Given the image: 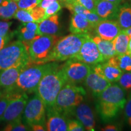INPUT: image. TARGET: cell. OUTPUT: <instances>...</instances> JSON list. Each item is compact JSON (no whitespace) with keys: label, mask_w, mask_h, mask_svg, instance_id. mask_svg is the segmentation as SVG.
<instances>
[{"label":"cell","mask_w":131,"mask_h":131,"mask_svg":"<svg viewBox=\"0 0 131 131\" xmlns=\"http://www.w3.org/2000/svg\"><path fill=\"white\" fill-rule=\"evenodd\" d=\"M18 9L16 1L4 0L0 4V18L4 19H10L14 17Z\"/></svg>","instance_id":"484cf974"},{"label":"cell","mask_w":131,"mask_h":131,"mask_svg":"<svg viewBox=\"0 0 131 131\" xmlns=\"http://www.w3.org/2000/svg\"><path fill=\"white\" fill-rule=\"evenodd\" d=\"M4 0H0V4H1L3 3V1H4Z\"/></svg>","instance_id":"7dc6e473"},{"label":"cell","mask_w":131,"mask_h":131,"mask_svg":"<svg viewBox=\"0 0 131 131\" xmlns=\"http://www.w3.org/2000/svg\"><path fill=\"white\" fill-rule=\"evenodd\" d=\"M58 66L56 63L41 64L31 63L23 70L19 75L16 86L26 94L35 92L39 83L46 73Z\"/></svg>","instance_id":"3957f363"},{"label":"cell","mask_w":131,"mask_h":131,"mask_svg":"<svg viewBox=\"0 0 131 131\" xmlns=\"http://www.w3.org/2000/svg\"><path fill=\"white\" fill-rule=\"evenodd\" d=\"M120 4L107 0H97L95 13L104 19H117Z\"/></svg>","instance_id":"ac0fdd59"},{"label":"cell","mask_w":131,"mask_h":131,"mask_svg":"<svg viewBox=\"0 0 131 131\" xmlns=\"http://www.w3.org/2000/svg\"><path fill=\"white\" fill-rule=\"evenodd\" d=\"M41 1L42 0H18L16 3L18 9L29 10L37 7Z\"/></svg>","instance_id":"1f68e13d"},{"label":"cell","mask_w":131,"mask_h":131,"mask_svg":"<svg viewBox=\"0 0 131 131\" xmlns=\"http://www.w3.org/2000/svg\"><path fill=\"white\" fill-rule=\"evenodd\" d=\"M92 69L111 83L117 82L123 73L118 66L117 55L111 57L107 61L94 65Z\"/></svg>","instance_id":"30bf717a"},{"label":"cell","mask_w":131,"mask_h":131,"mask_svg":"<svg viewBox=\"0 0 131 131\" xmlns=\"http://www.w3.org/2000/svg\"><path fill=\"white\" fill-rule=\"evenodd\" d=\"M55 1H57V0H42V1L40 3V4L38 6L40 7L46 9L51 3Z\"/></svg>","instance_id":"60d3db41"},{"label":"cell","mask_w":131,"mask_h":131,"mask_svg":"<svg viewBox=\"0 0 131 131\" xmlns=\"http://www.w3.org/2000/svg\"><path fill=\"white\" fill-rule=\"evenodd\" d=\"M97 100L110 103L123 109L126 102L125 90L119 84H111L97 96Z\"/></svg>","instance_id":"8fae6325"},{"label":"cell","mask_w":131,"mask_h":131,"mask_svg":"<svg viewBox=\"0 0 131 131\" xmlns=\"http://www.w3.org/2000/svg\"><path fill=\"white\" fill-rule=\"evenodd\" d=\"M1 95H2V94H1V92H0V98H1Z\"/></svg>","instance_id":"c3c4849f"},{"label":"cell","mask_w":131,"mask_h":131,"mask_svg":"<svg viewBox=\"0 0 131 131\" xmlns=\"http://www.w3.org/2000/svg\"><path fill=\"white\" fill-rule=\"evenodd\" d=\"M96 107L101 118L105 122L114 119L121 109L117 105L98 100L96 103Z\"/></svg>","instance_id":"7402d4cb"},{"label":"cell","mask_w":131,"mask_h":131,"mask_svg":"<svg viewBox=\"0 0 131 131\" xmlns=\"http://www.w3.org/2000/svg\"><path fill=\"white\" fill-rule=\"evenodd\" d=\"M125 117L127 123L131 127V92L127 96L126 102L125 104Z\"/></svg>","instance_id":"d590c367"},{"label":"cell","mask_w":131,"mask_h":131,"mask_svg":"<svg viewBox=\"0 0 131 131\" xmlns=\"http://www.w3.org/2000/svg\"><path fill=\"white\" fill-rule=\"evenodd\" d=\"M14 18L22 22L23 23L35 22L32 13H31L30 9H18Z\"/></svg>","instance_id":"f1b7e54d"},{"label":"cell","mask_w":131,"mask_h":131,"mask_svg":"<svg viewBox=\"0 0 131 131\" xmlns=\"http://www.w3.org/2000/svg\"><path fill=\"white\" fill-rule=\"evenodd\" d=\"M30 127L32 130L35 131H45L46 130V128L44 126V125L40 124H31Z\"/></svg>","instance_id":"ab89813d"},{"label":"cell","mask_w":131,"mask_h":131,"mask_svg":"<svg viewBox=\"0 0 131 131\" xmlns=\"http://www.w3.org/2000/svg\"><path fill=\"white\" fill-rule=\"evenodd\" d=\"M11 1H18V0H11Z\"/></svg>","instance_id":"681fc988"},{"label":"cell","mask_w":131,"mask_h":131,"mask_svg":"<svg viewBox=\"0 0 131 131\" xmlns=\"http://www.w3.org/2000/svg\"><path fill=\"white\" fill-rule=\"evenodd\" d=\"M46 106L40 96L36 94L27 101L23 114L25 122L29 125L45 124Z\"/></svg>","instance_id":"ba28073f"},{"label":"cell","mask_w":131,"mask_h":131,"mask_svg":"<svg viewBox=\"0 0 131 131\" xmlns=\"http://www.w3.org/2000/svg\"><path fill=\"white\" fill-rule=\"evenodd\" d=\"M12 24V22L0 21V36L6 37L9 35V30Z\"/></svg>","instance_id":"8d00e7d4"},{"label":"cell","mask_w":131,"mask_h":131,"mask_svg":"<svg viewBox=\"0 0 131 131\" xmlns=\"http://www.w3.org/2000/svg\"><path fill=\"white\" fill-rule=\"evenodd\" d=\"M92 39L95 42L98 50L106 61H107L111 57L117 55L112 41L104 40L98 37V35L92 37Z\"/></svg>","instance_id":"cb8c5ba5"},{"label":"cell","mask_w":131,"mask_h":131,"mask_svg":"<svg viewBox=\"0 0 131 131\" xmlns=\"http://www.w3.org/2000/svg\"><path fill=\"white\" fill-rule=\"evenodd\" d=\"M61 69L67 83L73 84L84 82L92 70L90 65L74 58L68 60Z\"/></svg>","instance_id":"52a82bcc"},{"label":"cell","mask_w":131,"mask_h":131,"mask_svg":"<svg viewBox=\"0 0 131 131\" xmlns=\"http://www.w3.org/2000/svg\"><path fill=\"white\" fill-rule=\"evenodd\" d=\"M31 63L27 49L20 40L12 42L0 50V71Z\"/></svg>","instance_id":"5b68a950"},{"label":"cell","mask_w":131,"mask_h":131,"mask_svg":"<svg viewBox=\"0 0 131 131\" xmlns=\"http://www.w3.org/2000/svg\"><path fill=\"white\" fill-rule=\"evenodd\" d=\"M28 65H21L12 67L0 72V88L4 91H9L16 86L19 75L23 70Z\"/></svg>","instance_id":"9a60e30c"},{"label":"cell","mask_w":131,"mask_h":131,"mask_svg":"<svg viewBox=\"0 0 131 131\" xmlns=\"http://www.w3.org/2000/svg\"><path fill=\"white\" fill-rule=\"evenodd\" d=\"M118 66L123 72H131V56L128 54L117 55Z\"/></svg>","instance_id":"83f0119b"},{"label":"cell","mask_w":131,"mask_h":131,"mask_svg":"<svg viewBox=\"0 0 131 131\" xmlns=\"http://www.w3.org/2000/svg\"><path fill=\"white\" fill-rule=\"evenodd\" d=\"M94 30L96 35L106 40L112 41L122 32V29L114 19H102L96 24Z\"/></svg>","instance_id":"4fadbf2b"},{"label":"cell","mask_w":131,"mask_h":131,"mask_svg":"<svg viewBox=\"0 0 131 131\" xmlns=\"http://www.w3.org/2000/svg\"><path fill=\"white\" fill-rule=\"evenodd\" d=\"M130 2H131V0H130Z\"/></svg>","instance_id":"f907efd6"},{"label":"cell","mask_w":131,"mask_h":131,"mask_svg":"<svg viewBox=\"0 0 131 131\" xmlns=\"http://www.w3.org/2000/svg\"><path fill=\"white\" fill-rule=\"evenodd\" d=\"M107 1H111V2H113V3H118V4H120V3L123 2L124 0H107Z\"/></svg>","instance_id":"f6af8a7d"},{"label":"cell","mask_w":131,"mask_h":131,"mask_svg":"<svg viewBox=\"0 0 131 131\" xmlns=\"http://www.w3.org/2000/svg\"><path fill=\"white\" fill-rule=\"evenodd\" d=\"M85 128L79 120L68 121V130L69 131H83Z\"/></svg>","instance_id":"e575fe53"},{"label":"cell","mask_w":131,"mask_h":131,"mask_svg":"<svg viewBox=\"0 0 131 131\" xmlns=\"http://www.w3.org/2000/svg\"><path fill=\"white\" fill-rule=\"evenodd\" d=\"M89 34H72L59 40L47 60L51 61H66L74 58L79 52L83 42Z\"/></svg>","instance_id":"7a4b0ae2"},{"label":"cell","mask_w":131,"mask_h":131,"mask_svg":"<svg viewBox=\"0 0 131 131\" xmlns=\"http://www.w3.org/2000/svg\"><path fill=\"white\" fill-rule=\"evenodd\" d=\"M12 37V35L9 34L6 37H1L0 36V50H2L6 46V44L9 42L10 39Z\"/></svg>","instance_id":"f35d334b"},{"label":"cell","mask_w":131,"mask_h":131,"mask_svg":"<svg viewBox=\"0 0 131 131\" xmlns=\"http://www.w3.org/2000/svg\"><path fill=\"white\" fill-rule=\"evenodd\" d=\"M123 32H124V33L128 35L129 37H131V27H129V28L127 29H122Z\"/></svg>","instance_id":"ee69618b"},{"label":"cell","mask_w":131,"mask_h":131,"mask_svg":"<svg viewBox=\"0 0 131 131\" xmlns=\"http://www.w3.org/2000/svg\"><path fill=\"white\" fill-rule=\"evenodd\" d=\"M4 130L6 131H26L30 129L27 126L23 124L20 118L9 122V124L4 127Z\"/></svg>","instance_id":"f546056e"},{"label":"cell","mask_w":131,"mask_h":131,"mask_svg":"<svg viewBox=\"0 0 131 131\" xmlns=\"http://www.w3.org/2000/svg\"><path fill=\"white\" fill-rule=\"evenodd\" d=\"M69 30L72 34H89L94 30L95 26L81 15L72 13Z\"/></svg>","instance_id":"ffe728a7"},{"label":"cell","mask_w":131,"mask_h":131,"mask_svg":"<svg viewBox=\"0 0 131 131\" xmlns=\"http://www.w3.org/2000/svg\"><path fill=\"white\" fill-rule=\"evenodd\" d=\"M84 82L86 88L96 96L99 95L106 88L112 84L111 81L98 75L92 69Z\"/></svg>","instance_id":"2e32d148"},{"label":"cell","mask_w":131,"mask_h":131,"mask_svg":"<svg viewBox=\"0 0 131 131\" xmlns=\"http://www.w3.org/2000/svg\"><path fill=\"white\" fill-rule=\"evenodd\" d=\"M17 33L19 40L23 42L26 47L30 42L38 36V23H23L19 27Z\"/></svg>","instance_id":"d6986e66"},{"label":"cell","mask_w":131,"mask_h":131,"mask_svg":"<svg viewBox=\"0 0 131 131\" xmlns=\"http://www.w3.org/2000/svg\"><path fill=\"white\" fill-rule=\"evenodd\" d=\"M117 21L122 29L131 27V3H126L120 6Z\"/></svg>","instance_id":"d4e9b609"},{"label":"cell","mask_w":131,"mask_h":131,"mask_svg":"<svg viewBox=\"0 0 131 131\" xmlns=\"http://www.w3.org/2000/svg\"><path fill=\"white\" fill-rule=\"evenodd\" d=\"M60 1L66 4V3H72L75 1V0H60Z\"/></svg>","instance_id":"bcb514c9"},{"label":"cell","mask_w":131,"mask_h":131,"mask_svg":"<svg viewBox=\"0 0 131 131\" xmlns=\"http://www.w3.org/2000/svg\"><path fill=\"white\" fill-rule=\"evenodd\" d=\"M9 100L3 94L1 95V97L0 98V119L4 113V111L6 110L8 104H9Z\"/></svg>","instance_id":"74e56055"},{"label":"cell","mask_w":131,"mask_h":131,"mask_svg":"<svg viewBox=\"0 0 131 131\" xmlns=\"http://www.w3.org/2000/svg\"><path fill=\"white\" fill-rule=\"evenodd\" d=\"M61 6L58 0L54 1L45 9V15L44 19L49 17V16L57 14L61 10Z\"/></svg>","instance_id":"d6a6232c"},{"label":"cell","mask_w":131,"mask_h":131,"mask_svg":"<svg viewBox=\"0 0 131 131\" xmlns=\"http://www.w3.org/2000/svg\"><path fill=\"white\" fill-rule=\"evenodd\" d=\"M73 58L90 66H94L106 61L90 34L83 42L79 52Z\"/></svg>","instance_id":"9c48e42d"},{"label":"cell","mask_w":131,"mask_h":131,"mask_svg":"<svg viewBox=\"0 0 131 131\" xmlns=\"http://www.w3.org/2000/svg\"><path fill=\"white\" fill-rule=\"evenodd\" d=\"M71 114L74 115L78 120L83 124L86 130L88 131L95 130V122L94 115L88 104L82 102L73 109Z\"/></svg>","instance_id":"5bb4252c"},{"label":"cell","mask_w":131,"mask_h":131,"mask_svg":"<svg viewBox=\"0 0 131 131\" xmlns=\"http://www.w3.org/2000/svg\"><path fill=\"white\" fill-rule=\"evenodd\" d=\"M47 121L46 123V130L48 131H66L68 130V121L64 115L60 114L53 108L47 109Z\"/></svg>","instance_id":"e0dca14e"},{"label":"cell","mask_w":131,"mask_h":131,"mask_svg":"<svg viewBox=\"0 0 131 131\" xmlns=\"http://www.w3.org/2000/svg\"><path fill=\"white\" fill-rule=\"evenodd\" d=\"M118 130V129L117 126H115L114 125H112V124H109V125L106 126L105 127L101 129V130L103 131H116Z\"/></svg>","instance_id":"b9f144b4"},{"label":"cell","mask_w":131,"mask_h":131,"mask_svg":"<svg viewBox=\"0 0 131 131\" xmlns=\"http://www.w3.org/2000/svg\"><path fill=\"white\" fill-rule=\"evenodd\" d=\"M86 94V91L81 86L66 83L57 95L52 108L64 115L70 114L75 107L83 102Z\"/></svg>","instance_id":"277c9868"},{"label":"cell","mask_w":131,"mask_h":131,"mask_svg":"<svg viewBox=\"0 0 131 131\" xmlns=\"http://www.w3.org/2000/svg\"><path fill=\"white\" fill-rule=\"evenodd\" d=\"M66 83L61 66H57L43 77L35 93L43 101L46 109H50L55 105L57 95Z\"/></svg>","instance_id":"6da1fadb"},{"label":"cell","mask_w":131,"mask_h":131,"mask_svg":"<svg viewBox=\"0 0 131 131\" xmlns=\"http://www.w3.org/2000/svg\"><path fill=\"white\" fill-rule=\"evenodd\" d=\"M127 54L131 56V37H129V41L128 44V47H127Z\"/></svg>","instance_id":"7bdbcfd3"},{"label":"cell","mask_w":131,"mask_h":131,"mask_svg":"<svg viewBox=\"0 0 131 131\" xmlns=\"http://www.w3.org/2000/svg\"><path fill=\"white\" fill-rule=\"evenodd\" d=\"M27 101L28 96L26 93L20 97L10 101L0 120L10 122L21 118Z\"/></svg>","instance_id":"7c38bea8"},{"label":"cell","mask_w":131,"mask_h":131,"mask_svg":"<svg viewBox=\"0 0 131 131\" xmlns=\"http://www.w3.org/2000/svg\"><path fill=\"white\" fill-rule=\"evenodd\" d=\"M64 6L72 13H76V14L81 15L82 16L89 20L94 26H95L96 24L102 19H104L100 17L95 13L91 12L89 10L86 9L81 5L76 2L66 3Z\"/></svg>","instance_id":"603a6c76"},{"label":"cell","mask_w":131,"mask_h":131,"mask_svg":"<svg viewBox=\"0 0 131 131\" xmlns=\"http://www.w3.org/2000/svg\"><path fill=\"white\" fill-rule=\"evenodd\" d=\"M74 2H76L81 5L82 6L86 8V9L89 10L91 12L95 13L96 4L97 0H75Z\"/></svg>","instance_id":"836d02e7"},{"label":"cell","mask_w":131,"mask_h":131,"mask_svg":"<svg viewBox=\"0 0 131 131\" xmlns=\"http://www.w3.org/2000/svg\"><path fill=\"white\" fill-rule=\"evenodd\" d=\"M60 30L59 15H53L38 23V35H55Z\"/></svg>","instance_id":"44dd1931"},{"label":"cell","mask_w":131,"mask_h":131,"mask_svg":"<svg viewBox=\"0 0 131 131\" xmlns=\"http://www.w3.org/2000/svg\"><path fill=\"white\" fill-rule=\"evenodd\" d=\"M117 82L119 86L125 91H131L130 72H124Z\"/></svg>","instance_id":"4dcf8cb0"},{"label":"cell","mask_w":131,"mask_h":131,"mask_svg":"<svg viewBox=\"0 0 131 131\" xmlns=\"http://www.w3.org/2000/svg\"><path fill=\"white\" fill-rule=\"evenodd\" d=\"M129 41V36L122 30L112 40L117 55L127 53Z\"/></svg>","instance_id":"4316f807"},{"label":"cell","mask_w":131,"mask_h":131,"mask_svg":"<svg viewBox=\"0 0 131 131\" xmlns=\"http://www.w3.org/2000/svg\"><path fill=\"white\" fill-rule=\"evenodd\" d=\"M61 38L58 36L38 35L26 47L29 52L30 61L33 64L47 63V60L53 50L54 46Z\"/></svg>","instance_id":"8992f818"}]
</instances>
